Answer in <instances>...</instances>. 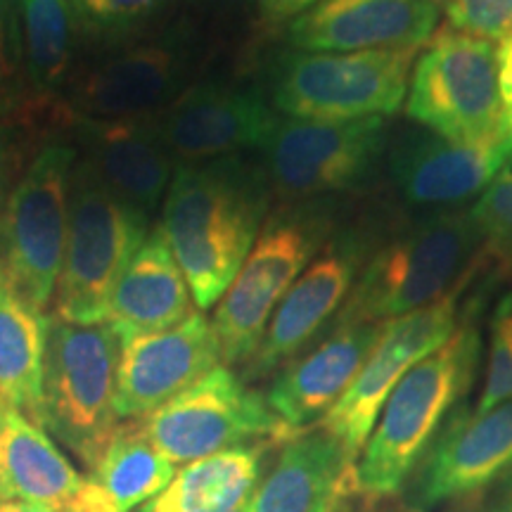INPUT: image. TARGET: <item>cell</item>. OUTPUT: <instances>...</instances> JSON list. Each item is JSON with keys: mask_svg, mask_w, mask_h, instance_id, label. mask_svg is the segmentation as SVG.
I'll return each instance as SVG.
<instances>
[{"mask_svg": "<svg viewBox=\"0 0 512 512\" xmlns=\"http://www.w3.org/2000/svg\"><path fill=\"white\" fill-rule=\"evenodd\" d=\"M271 185L240 155L181 164L164 197L162 230L197 309H211L233 285L266 223Z\"/></svg>", "mask_w": 512, "mask_h": 512, "instance_id": "6da1fadb", "label": "cell"}, {"mask_svg": "<svg viewBox=\"0 0 512 512\" xmlns=\"http://www.w3.org/2000/svg\"><path fill=\"white\" fill-rule=\"evenodd\" d=\"M482 337L472 320L413 366L384 401L380 418L354 465V494L368 503L387 501L408 484L437 434L475 384Z\"/></svg>", "mask_w": 512, "mask_h": 512, "instance_id": "7a4b0ae2", "label": "cell"}, {"mask_svg": "<svg viewBox=\"0 0 512 512\" xmlns=\"http://www.w3.org/2000/svg\"><path fill=\"white\" fill-rule=\"evenodd\" d=\"M470 211H437L387 240L358 273L332 323H389L430 306L482 268Z\"/></svg>", "mask_w": 512, "mask_h": 512, "instance_id": "3957f363", "label": "cell"}, {"mask_svg": "<svg viewBox=\"0 0 512 512\" xmlns=\"http://www.w3.org/2000/svg\"><path fill=\"white\" fill-rule=\"evenodd\" d=\"M330 238L332 214L316 200L280 207L264 223L211 318L221 361L245 366L259 347L273 311Z\"/></svg>", "mask_w": 512, "mask_h": 512, "instance_id": "277c9868", "label": "cell"}, {"mask_svg": "<svg viewBox=\"0 0 512 512\" xmlns=\"http://www.w3.org/2000/svg\"><path fill=\"white\" fill-rule=\"evenodd\" d=\"M76 147L50 136L0 204V271L24 302L46 313L57 290L69 230Z\"/></svg>", "mask_w": 512, "mask_h": 512, "instance_id": "5b68a950", "label": "cell"}, {"mask_svg": "<svg viewBox=\"0 0 512 512\" xmlns=\"http://www.w3.org/2000/svg\"><path fill=\"white\" fill-rule=\"evenodd\" d=\"M147 235L150 219L119 202L86 162L74 166L69 230L55 290V318L105 323L114 285Z\"/></svg>", "mask_w": 512, "mask_h": 512, "instance_id": "8992f818", "label": "cell"}, {"mask_svg": "<svg viewBox=\"0 0 512 512\" xmlns=\"http://www.w3.org/2000/svg\"><path fill=\"white\" fill-rule=\"evenodd\" d=\"M119 347L121 339L107 323L50 320L41 427L74 451L88 470L119 425L114 411Z\"/></svg>", "mask_w": 512, "mask_h": 512, "instance_id": "52a82bcc", "label": "cell"}, {"mask_svg": "<svg viewBox=\"0 0 512 512\" xmlns=\"http://www.w3.org/2000/svg\"><path fill=\"white\" fill-rule=\"evenodd\" d=\"M415 55L418 50H290L273 72V107L287 119H387L406 100Z\"/></svg>", "mask_w": 512, "mask_h": 512, "instance_id": "ba28073f", "label": "cell"}, {"mask_svg": "<svg viewBox=\"0 0 512 512\" xmlns=\"http://www.w3.org/2000/svg\"><path fill=\"white\" fill-rule=\"evenodd\" d=\"M406 114L453 143H479L501 133L498 48L451 27L434 31L413 67Z\"/></svg>", "mask_w": 512, "mask_h": 512, "instance_id": "9c48e42d", "label": "cell"}, {"mask_svg": "<svg viewBox=\"0 0 512 512\" xmlns=\"http://www.w3.org/2000/svg\"><path fill=\"white\" fill-rule=\"evenodd\" d=\"M138 425L176 467L252 441L283 444L297 434L271 411L264 394L249 389L228 366L209 370L157 411L138 418Z\"/></svg>", "mask_w": 512, "mask_h": 512, "instance_id": "30bf717a", "label": "cell"}, {"mask_svg": "<svg viewBox=\"0 0 512 512\" xmlns=\"http://www.w3.org/2000/svg\"><path fill=\"white\" fill-rule=\"evenodd\" d=\"M387 119L306 121L280 119L264 150V174L275 195L316 200L351 190L373 176L387 152Z\"/></svg>", "mask_w": 512, "mask_h": 512, "instance_id": "8fae6325", "label": "cell"}, {"mask_svg": "<svg viewBox=\"0 0 512 512\" xmlns=\"http://www.w3.org/2000/svg\"><path fill=\"white\" fill-rule=\"evenodd\" d=\"M467 285L470 280L434 304L384 323L382 335L363 363L361 373L342 399L330 408V413L318 422L344 446L351 460H358V453L363 451L380 418L384 401L401 377L432 351L444 347L458 330V302Z\"/></svg>", "mask_w": 512, "mask_h": 512, "instance_id": "7c38bea8", "label": "cell"}, {"mask_svg": "<svg viewBox=\"0 0 512 512\" xmlns=\"http://www.w3.org/2000/svg\"><path fill=\"white\" fill-rule=\"evenodd\" d=\"M185 53L174 38L133 43L72 74L60 100L64 121H119L159 114L181 95Z\"/></svg>", "mask_w": 512, "mask_h": 512, "instance_id": "4fadbf2b", "label": "cell"}, {"mask_svg": "<svg viewBox=\"0 0 512 512\" xmlns=\"http://www.w3.org/2000/svg\"><path fill=\"white\" fill-rule=\"evenodd\" d=\"M280 114L256 88L204 81L185 88L162 112L155 128L169 155L183 164L233 157L264 147Z\"/></svg>", "mask_w": 512, "mask_h": 512, "instance_id": "5bb4252c", "label": "cell"}, {"mask_svg": "<svg viewBox=\"0 0 512 512\" xmlns=\"http://www.w3.org/2000/svg\"><path fill=\"white\" fill-rule=\"evenodd\" d=\"M361 268L363 245L354 235L330 238L273 311L259 347L242 366V380H261L309 347L347 302Z\"/></svg>", "mask_w": 512, "mask_h": 512, "instance_id": "9a60e30c", "label": "cell"}, {"mask_svg": "<svg viewBox=\"0 0 512 512\" xmlns=\"http://www.w3.org/2000/svg\"><path fill=\"white\" fill-rule=\"evenodd\" d=\"M219 361V342L202 313H192L169 330L121 337L114 387L117 418H145L214 370Z\"/></svg>", "mask_w": 512, "mask_h": 512, "instance_id": "2e32d148", "label": "cell"}, {"mask_svg": "<svg viewBox=\"0 0 512 512\" xmlns=\"http://www.w3.org/2000/svg\"><path fill=\"white\" fill-rule=\"evenodd\" d=\"M437 0H318L292 19L287 41L306 53L418 50L439 24Z\"/></svg>", "mask_w": 512, "mask_h": 512, "instance_id": "e0dca14e", "label": "cell"}, {"mask_svg": "<svg viewBox=\"0 0 512 512\" xmlns=\"http://www.w3.org/2000/svg\"><path fill=\"white\" fill-rule=\"evenodd\" d=\"M512 166V138L453 143L434 133H406L389 152V176L413 207H458Z\"/></svg>", "mask_w": 512, "mask_h": 512, "instance_id": "ac0fdd59", "label": "cell"}, {"mask_svg": "<svg viewBox=\"0 0 512 512\" xmlns=\"http://www.w3.org/2000/svg\"><path fill=\"white\" fill-rule=\"evenodd\" d=\"M512 472V399L486 413H458L434 441L413 482L411 510L472 496Z\"/></svg>", "mask_w": 512, "mask_h": 512, "instance_id": "d6986e66", "label": "cell"}, {"mask_svg": "<svg viewBox=\"0 0 512 512\" xmlns=\"http://www.w3.org/2000/svg\"><path fill=\"white\" fill-rule=\"evenodd\" d=\"M382 330L384 323H330L328 335L285 363L271 382V411L292 432L316 427L361 373Z\"/></svg>", "mask_w": 512, "mask_h": 512, "instance_id": "ffe728a7", "label": "cell"}, {"mask_svg": "<svg viewBox=\"0 0 512 512\" xmlns=\"http://www.w3.org/2000/svg\"><path fill=\"white\" fill-rule=\"evenodd\" d=\"M354 465L330 432L309 427L280 446L240 512H339L354 494Z\"/></svg>", "mask_w": 512, "mask_h": 512, "instance_id": "44dd1931", "label": "cell"}, {"mask_svg": "<svg viewBox=\"0 0 512 512\" xmlns=\"http://www.w3.org/2000/svg\"><path fill=\"white\" fill-rule=\"evenodd\" d=\"M100 183L145 219L166 197L176 159L155 128V114L119 121H72Z\"/></svg>", "mask_w": 512, "mask_h": 512, "instance_id": "7402d4cb", "label": "cell"}, {"mask_svg": "<svg viewBox=\"0 0 512 512\" xmlns=\"http://www.w3.org/2000/svg\"><path fill=\"white\" fill-rule=\"evenodd\" d=\"M192 294L162 226L150 230L114 285L105 323L121 337L162 332L192 316Z\"/></svg>", "mask_w": 512, "mask_h": 512, "instance_id": "603a6c76", "label": "cell"}, {"mask_svg": "<svg viewBox=\"0 0 512 512\" xmlns=\"http://www.w3.org/2000/svg\"><path fill=\"white\" fill-rule=\"evenodd\" d=\"M83 479L48 432L29 415L0 406V501H27L69 512Z\"/></svg>", "mask_w": 512, "mask_h": 512, "instance_id": "cb8c5ba5", "label": "cell"}, {"mask_svg": "<svg viewBox=\"0 0 512 512\" xmlns=\"http://www.w3.org/2000/svg\"><path fill=\"white\" fill-rule=\"evenodd\" d=\"M174 475L176 465L150 444L138 420L119 422L69 512H136Z\"/></svg>", "mask_w": 512, "mask_h": 512, "instance_id": "d4e9b609", "label": "cell"}, {"mask_svg": "<svg viewBox=\"0 0 512 512\" xmlns=\"http://www.w3.org/2000/svg\"><path fill=\"white\" fill-rule=\"evenodd\" d=\"M273 444L280 441H252L192 460L136 512H240L259 482Z\"/></svg>", "mask_w": 512, "mask_h": 512, "instance_id": "484cf974", "label": "cell"}, {"mask_svg": "<svg viewBox=\"0 0 512 512\" xmlns=\"http://www.w3.org/2000/svg\"><path fill=\"white\" fill-rule=\"evenodd\" d=\"M19 43L38 121L57 126L60 100L72 79L76 15L69 0H15Z\"/></svg>", "mask_w": 512, "mask_h": 512, "instance_id": "4316f807", "label": "cell"}, {"mask_svg": "<svg viewBox=\"0 0 512 512\" xmlns=\"http://www.w3.org/2000/svg\"><path fill=\"white\" fill-rule=\"evenodd\" d=\"M50 318L24 302L0 271V401L41 425Z\"/></svg>", "mask_w": 512, "mask_h": 512, "instance_id": "83f0119b", "label": "cell"}, {"mask_svg": "<svg viewBox=\"0 0 512 512\" xmlns=\"http://www.w3.org/2000/svg\"><path fill=\"white\" fill-rule=\"evenodd\" d=\"M470 219L482 238V268H491L494 278L512 280V166L479 195Z\"/></svg>", "mask_w": 512, "mask_h": 512, "instance_id": "f1b7e54d", "label": "cell"}, {"mask_svg": "<svg viewBox=\"0 0 512 512\" xmlns=\"http://www.w3.org/2000/svg\"><path fill=\"white\" fill-rule=\"evenodd\" d=\"M0 119H15L27 128L41 124L31 105L27 72H24L15 0H0Z\"/></svg>", "mask_w": 512, "mask_h": 512, "instance_id": "f546056e", "label": "cell"}, {"mask_svg": "<svg viewBox=\"0 0 512 512\" xmlns=\"http://www.w3.org/2000/svg\"><path fill=\"white\" fill-rule=\"evenodd\" d=\"M166 0H69L76 22L91 34L124 36L150 22Z\"/></svg>", "mask_w": 512, "mask_h": 512, "instance_id": "4dcf8cb0", "label": "cell"}, {"mask_svg": "<svg viewBox=\"0 0 512 512\" xmlns=\"http://www.w3.org/2000/svg\"><path fill=\"white\" fill-rule=\"evenodd\" d=\"M446 27L491 43L503 41L512 31V0H448Z\"/></svg>", "mask_w": 512, "mask_h": 512, "instance_id": "1f68e13d", "label": "cell"}, {"mask_svg": "<svg viewBox=\"0 0 512 512\" xmlns=\"http://www.w3.org/2000/svg\"><path fill=\"white\" fill-rule=\"evenodd\" d=\"M510 399H512V311L494 316L489 366H486L484 387H482V394H479L475 413H486Z\"/></svg>", "mask_w": 512, "mask_h": 512, "instance_id": "d6a6232c", "label": "cell"}, {"mask_svg": "<svg viewBox=\"0 0 512 512\" xmlns=\"http://www.w3.org/2000/svg\"><path fill=\"white\" fill-rule=\"evenodd\" d=\"M19 128L27 126H22L15 119H0V204H3L12 181H15V164L19 159Z\"/></svg>", "mask_w": 512, "mask_h": 512, "instance_id": "836d02e7", "label": "cell"}, {"mask_svg": "<svg viewBox=\"0 0 512 512\" xmlns=\"http://www.w3.org/2000/svg\"><path fill=\"white\" fill-rule=\"evenodd\" d=\"M498 86H501V131L512 138V31L498 46Z\"/></svg>", "mask_w": 512, "mask_h": 512, "instance_id": "e575fe53", "label": "cell"}, {"mask_svg": "<svg viewBox=\"0 0 512 512\" xmlns=\"http://www.w3.org/2000/svg\"><path fill=\"white\" fill-rule=\"evenodd\" d=\"M316 3L318 0H259V12L268 27H280L285 22L290 24Z\"/></svg>", "mask_w": 512, "mask_h": 512, "instance_id": "d590c367", "label": "cell"}, {"mask_svg": "<svg viewBox=\"0 0 512 512\" xmlns=\"http://www.w3.org/2000/svg\"><path fill=\"white\" fill-rule=\"evenodd\" d=\"M0 512H64L50 505L27 503V501H0Z\"/></svg>", "mask_w": 512, "mask_h": 512, "instance_id": "8d00e7d4", "label": "cell"}, {"mask_svg": "<svg viewBox=\"0 0 512 512\" xmlns=\"http://www.w3.org/2000/svg\"><path fill=\"white\" fill-rule=\"evenodd\" d=\"M491 512H512V472L508 475V479H505L501 494H498V498L494 501Z\"/></svg>", "mask_w": 512, "mask_h": 512, "instance_id": "74e56055", "label": "cell"}, {"mask_svg": "<svg viewBox=\"0 0 512 512\" xmlns=\"http://www.w3.org/2000/svg\"><path fill=\"white\" fill-rule=\"evenodd\" d=\"M510 311H512V292L505 294L501 302H498L494 316H501V313H510Z\"/></svg>", "mask_w": 512, "mask_h": 512, "instance_id": "f35d334b", "label": "cell"}, {"mask_svg": "<svg viewBox=\"0 0 512 512\" xmlns=\"http://www.w3.org/2000/svg\"><path fill=\"white\" fill-rule=\"evenodd\" d=\"M366 512H403V510H366Z\"/></svg>", "mask_w": 512, "mask_h": 512, "instance_id": "ab89813d", "label": "cell"}, {"mask_svg": "<svg viewBox=\"0 0 512 512\" xmlns=\"http://www.w3.org/2000/svg\"><path fill=\"white\" fill-rule=\"evenodd\" d=\"M3 403H5V401H0V406H3Z\"/></svg>", "mask_w": 512, "mask_h": 512, "instance_id": "60d3db41", "label": "cell"}]
</instances>
